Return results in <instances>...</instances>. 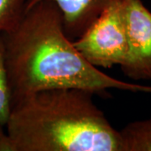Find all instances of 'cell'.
Here are the masks:
<instances>
[{"instance_id": "4", "label": "cell", "mask_w": 151, "mask_h": 151, "mask_svg": "<svg viewBox=\"0 0 151 151\" xmlns=\"http://www.w3.org/2000/svg\"><path fill=\"white\" fill-rule=\"evenodd\" d=\"M129 51L120 68L134 81L151 80V12L142 0H124Z\"/></svg>"}, {"instance_id": "1", "label": "cell", "mask_w": 151, "mask_h": 151, "mask_svg": "<svg viewBox=\"0 0 151 151\" xmlns=\"http://www.w3.org/2000/svg\"><path fill=\"white\" fill-rule=\"evenodd\" d=\"M2 35L12 106L34 92L55 88L102 97L109 89L151 93V86L120 81L90 64L66 35L61 12L51 0L38 2Z\"/></svg>"}, {"instance_id": "9", "label": "cell", "mask_w": 151, "mask_h": 151, "mask_svg": "<svg viewBox=\"0 0 151 151\" xmlns=\"http://www.w3.org/2000/svg\"><path fill=\"white\" fill-rule=\"evenodd\" d=\"M4 127V125L0 124V151H15L14 144Z\"/></svg>"}, {"instance_id": "6", "label": "cell", "mask_w": 151, "mask_h": 151, "mask_svg": "<svg viewBox=\"0 0 151 151\" xmlns=\"http://www.w3.org/2000/svg\"><path fill=\"white\" fill-rule=\"evenodd\" d=\"M119 132L123 151H151V117L131 122Z\"/></svg>"}, {"instance_id": "8", "label": "cell", "mask_w": 151, "mask_h": 151, "mask_svg": "<svg viewBox=\"0 0 151 151\" xmlns=\"http://www.w3.org/2000/svg\"><path fill=\"white\" fill-rule=\"evenodd\" d=\"M12 110V100L4 58L3 35L0 33V124L6 126Z\"/></svg>"}, {"instance_id": "3", "label": "cell", "mask_w": 151, "mask_h": 151, "mask_svg": "<svg viewBox=\"0 0 151 151\" xmlns=\"http://www.w3.org/2000/svg\"><path fill=\"white\" fill-rule=\"evenodd\" d=\"M124 1L111 5L73 40L81 55L97 68L109 69L125 62L129 51Z\"/></svg>"}, {"instance_id": "7", "label": "cell", "mask_w": 151, "mask_h": 151, "mask_svg": "<svg viewBox=\"0 0 151 151\" xmlns=\"http://www.w3.org/2000/svg\"><path fill=\"white\" fill-rule=\"evenodd\" d=\"M28 0H0V33L9 32L21 21Z\"/></svg>"}, {"instance_id": "2", "label": "cell", "mask_w": 151, "mask_h": 151, "mask_svg": "<svg viewBox=\"0 0 151 151\" xmlns=\"http://www.w3.org/2000/svg\"><path fill=\"white\" fill-rule=\"evenodd\" d=\"M94 96L82 89L55 88L19 100L5 126L15 151H123L120 132Z\"/></svg>"}, {"instance_id": "5", "label": "cell", "mask_w": 151, "mask_h": 151, "mask_svg": "<svg viewBox=\"0 0 151 151\" xmlns=\"http://www.w3.org/2000/svg\"><path fill=\"white\" fill-rule=\"evenodd\" d=\"M41 0H28L25 11ZM59 8L70 40L80 37L103 11L123 0H51Z\"/></svg>"}]
</instances>
